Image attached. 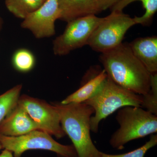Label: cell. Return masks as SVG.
<instances>
[{
	"label": "cell",
	"mask_w": 157,
	"mask_h": 157,
	"mask_svg": "<svg viewBox=\"0 0 157 157\" xmlns=\"http://www.w3.org/2000/svg\"><path fill=\"white\" fill-rule=\"evenodd\" d=\"M107 76L120 86L144 95L151 87V75L132 52L128 43H121L101 54L99 58Z\"/></svg>",
	"instance_id": "6da1fadb"
},
{
	"label": "cell",
	"mask_w": 157,
	"mask_h": 157,
	"mask_svg": "<svg viewBox=\"0 0 157 157\" xmlns=\"http://www.w3.org/2000/svg\"><path fill=\"white\" fill-rule=\"evenodd\" d=\"M52 104L58 112L64 132L72 141L77 157H100L102 152L94 144L90 133L94 108L84 103Z\"/></svg>",
	"instance_id": "7a4b0ae2"
},
{
	"label": "cell",
	"mask_w": 157,
	"mask_h": 157,
	"mask_svg": "<svg viewBox=\"0 0 157 157\" xmlns=\"http://www.w3.org/2000/svg\"><path fill=\"white\" fill-rule=\"evenodd\" d=\"M142 101V95L122 87L107 77L101 88L84 102L94 110L90 121L91 131L98 133L101 121L117 109L126 106L141 107Z\"/></svg>",
	"instance_id": "3957f363"
},
{
	"label": "cell",
	"mask_w": 157,
	"mask_h": 157,
	"mask_svg": "<svg viewBox=\"0 0 157 157\" xmlns=\"http://www.w3.org/2000/svg\"><path fill=\"white\" fill-rule=\"evenodd\" d=\"M120 128L111 136L109 143L113 148H124L129 141L157 132V116L141 107L126 106L116 117Z\"/></svg>",
	"instance_id": "277c9868"
},
{
	"label": "cell",
	"mask_w": 157,
	"mask_h": 157,
	"mask_svg": "<svg viewBox=\"0 0 157 157\" xmlns=\"http://www.w3.org/2000/svg\"><path fill=\"white\" fill-rule=\"evenodd\" d=\"M0 144L3 149L11 151L14 157H21L25 152L30 150L48 151L54 152L59 157H77L73 144H62L51 135L39 130L17 137L0 135Z\"/></svg>",
	"instance_id": "5b68a950"
},
{
	"label": "cell",
	"mask_w": 157,
	"mask_h": 157,
	"mask_svg": "<svg viewBox=\"0 0 157 157\" xmlns=\"http://www.w3.org/2000/svg\"><path fill=\"white\" fill-rule=\"evenodd\" d=\"M135 25L134 18L122 11H112L93 31L87 45L101 53L111 50L122 43L127 31Z\"/></svg>",
	"instance_id": "8992f818"
},
{
	"label": "cell",
	"mask_w": 157,
	"mask_h": 157,
	"mask_svg": "<svg viewBox=\"0 0 157 157\" xmlns=\"http://www.w3.org/2000/svg\"><path fill=\"white\" fill-rule=\"evenodd\" d=\"M103 17L90 14L68 22L64 32L54 40L53 51L55 55L62 56L70 52L87 45L91 35Z\"/></svg>",
	"instance_id": "52a82bcc"
},
{
	"label": "cell",
	"mask_w": 157,
	"mask_h": 157,
	"mask_svg": "<svg viewBox=\"0 0 157 157\" xmlns=\"http://www.w3.org/2000/svg\"><path fill=\"white\" fill-rule=\"evenodd\" d=\"M17 104L28 113L39 130L55 136L57 139L66 136L58 112L52 104L26 94L20 96Z\"/></svg>",
	"instance_id": "ba28073f"
},
{
	"label": "cell",
	"mask_w": 157,
	"mask_h": 157,
	"mask_svg": "<svg viewBox=\"0 0 157 157\" xmlns=\"http://www.w3.org/2000/svg\"><path fill=\"white\" fill-rule=\"evenodd\" d=\"M60 17L59 0H46L24 19L21 27L29 30L37 39L48 38L55 34V22Z\"/></svg>",
	"instance_id": "9c48e42d"
},
{
	"label": "cell",
	"mask_w": 157,
	"mask_h": 157,
	"mask_svg": "<svg viewBox=\"0 0 157 157\" xmlns=\"http://www.w3.org/2000/svg\"><path fill=\"white\" fill-rule=\"evenodd\" d=\"M36 130H39L37 125L18 104L0 122V135L9 137H17Z\"/></svg>",
	"instance_id": "30bf717a"
},
{
	"label": "cell",
	"mask_w": 157,
	"mask_h": 157,
	"mask_svg": "<svg viewBox=\"0 0 157 157\" xmlns=\"http://www.w3.org/2000/svg\"><path fill=\"white\" fill-rule=\"evenodd\" d=\"M108 77L104 69L88 70L80 88L60 102L62 104L82 103L87 101L99 90Z\"/></svg>",
	"instance_id": "8fae6325"
},
{
	"label": "cell",
	"mask_w": 157,
	"mask_h": 157,
	"mask_svg": "<svg viewBox=\"0 0 157 157\" xmlns=\"http://www.w3.org/2000/svg\"><path fill=\"white\" fill-rule=\"evenodd\" d=\"M135 56L151 74L157 73V37L138 38L128 43Z\"/></svg>",
	"instance_id": "7c38bea8"
},
{
	"label": "cell",
	"mask_w": 157,
	"mask_h": 157,
	"mask_svg": "<svg viewBox=\"0 0 157 157\" xmlns=\"http://www.w3.org/2000/svg\"><path fill=\"white\" fill-rule=\"evenodd\" d=\"M59 19L69 22L78 17L101 12L98 0H59Z\"/></svg>",
	"instance_id": "4fadbf2b"
},
{
	"label": "cell",
	"mask_w": 157,
	"mask_h": 157,
	"mask_svg": "<svg viewBox=\"0 0 157 157\" xmlns=\"http://www.w3.org/2000/svg\"><path fill=\"white\" fill-rule=\"evenodd\" d=\"M135 1L141 2L145 10V13L142 16H135L134 17L136 24L147 25L151 21L152 18L157 11V0H121L113 6L112 11H122L124 8Z\"/></svg>",
	"instance_id": "5bb4252c"
},
{
	"label": "cell",
	"mask_w": 157,
	"mask_h": 157,
	"mask_svg": "<svg viewBox=\"0 0 157 157\" xmlns=\"http://www.w3.org/2000/svg\"><path fill=\"white\" fill-rule=\"evenodd\" d=\"M44 2L43 0H5L7 9L15 17L24 19Z\"/></svg>",
	"instance_id": "9a60e30c"
},
{
	"label": "cell",
	"mask_w": 157,
	"mask_h": 157,
	"mask_svg": "<svg viewBox=\"0 0 157 157\" xmlns=\"http://www.w3.org/2000/svg\"><path fill=\"white\" fill-rule=\"evenodd\" d=\"M11 63L15 70L21 73H27L35 67L36 59L31 51L21 48L14 52L12 55Z\"/></svg>",
	"instance_id": "2e32d148"
},
{
	"label": "cell",
	"mask_w": 157,
	"mask_h": 157,
	"mask_svg": "<svg viewBox=\"0 0 157 157\" xmlns=\"http://www.w3.org/2000/svg\"><path fill=\"white\" fill-rule=\"evenodd\" d=\"M22 88V85H17L0 95V122L17 105Z\"/></svg>",
	"instance_id": "e0dca14e"
},
{
	"label": "cell",
	"mask_w": 157,
	"mask_h": 157,
	"mask_svg": "<svg viewBox=\"0 0 157 157\" xmlns=\"http://www.w3.org/2000/svg\"><path fill=\"white\" fill-rule=\"evenodd\" d=\"M143 96L141 107L157 116V73L151 75L150 89Z\"/></svg>",
	"instance_id": "ac0fdd59"
},
{
	"label": "cell",
	"mask_w": 157,
	"mask_h": 157,
	"mask_svg": "<svg viewBox=\"0 0 157 157\" xmlns=\"http://www.w3.org/2000/svg\"><path fill=\"white\" fill-rule=\"evenodd\" d=\"M157 144V135H151L149 140L139 148L126 153L119 155L108 154L101 152L100 157H144L150 149Z\"/></svg>",
	"instance_id": "d6986e66"
},
{
	"label": "cell",
	"mask_w": 157,
	"mask_h": 157,
	"mask_svg": "<svg viewBox=\"0 0 157 157\" xmlns=\"http://www.w3.org/2000/svg\"><path fill=\"white\" fill-rule=\"evenodd\" d=\"M121 0H98L101 11H104L116 5Z\"/></svg>",
	"instance_id": "ffe728a7"
},
{
	"label": "cell",
	"mask_w": 157,
	"mask_h": 157,
	"mask_svg": "<svg viewBox=\"0 0 157 157\" xmlns=\"http://www.w3.org/2000/svg\"><path fill=\"white\" fill-rule=\"evenodd\" d=\"M0 157H14L11 151L7 150L4 149L0 154Z\"/></svg>",
	"instance_id": "44dd1931"
},
{
	"label": "cell",
	"mask_w": 157,
	"mask_h": 157,
	"mask_svg": "<svg viewBox=\"0 0 157 157\" xmlns=\"http://www.w3.org/2000/svg\"><path fill=\"white\" fill-rule=\"evenodd\" d=\"M2 19L0 18V30L2 28Z\"/></svg>",
	"instance_id": "7402d4cb"
},
{
	"label": "cell",
	"mask_w": 157,
	"mask_h": 157,
	"mask_svg": "<svg viewBox=\"0 0 157 157\" xmlns=\"http://www.w3.org/2000/svg\"><path fill=\"white\" fill-rule=\"evenodd\" d=\"M2 149H3L2 147V145H1V144H0V151H1V150Z\"/></svg>",
	"instance_id": "603a6c76"
},
{
	"label": "cell",
	"mask_w": 157,
	"mask_h": 157,
	"mask_svg": "<svg viewBox=\"0 0 157 157\" xmlns=\"http://www.w3.org/2000/svg\"><path fill=\"white\" fill-rule=\"evenodd\" d=\"M43 1H44V2H45V1H46V0H43Z\"/></svg>",
	"instance_id": "cb8c5ba5"
},
{
	"label": "cell",
	"mask_w": 157,
	"mask_h": 157,
	"mask_svg": "<svg viewBox=\"0 0 157 157\" xmlns=\"http://www.w3.org/2000/svg\"></svg>",
	"instance_id": "d4e9b609"
}]
</instances>
